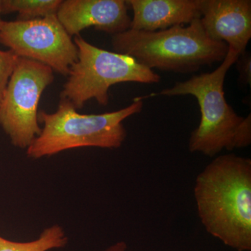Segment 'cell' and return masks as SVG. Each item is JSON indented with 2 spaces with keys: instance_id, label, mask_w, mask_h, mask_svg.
<instances>
[{
  "instance_id": "cell-1",
  "label": "cell",
  "mask_w": 251,
  "mask_h": 251,
  "mask_svg": "<svg viewBox=\"0 0 251 251\" xmlns=\"http://www.w3.org/2000/svg\"><path fill=\"white\" fill-rule=\"evenodd\" d=\"M206 230L238 251L251 250V160L221 155L200 173L194 188Z\"/></svg>"
},
{
  "instance_id": "cell-2",
  "label": "cell",
  "mask_w": 251,
  "mask_h": 251,
  "mask_svg": "<svg viewBox=\"0 0 251 251\" xmlns=\"http://www.w3.org/2000/svg\"><path fill=\"white\" fill-rule=\"evenodd\" d=\"M239 56L228 48L227 55L214 72L176 82L171 88L151 95H192L197 99L201 120L190 137L188 148L191 152L214 157L224 150L232 151L251 145V115H238L226 101L224 90L226 74Z\"/></svg>"
},
{
  "instance_id": "cell-3",
  "label": "cell",
  "mask_w": 251,
  "mask_h": 251,
  "mask_svg": "<svg viewBox=\"0 0 251 251\" xmlns=\"http://www.w3.org/2000/svg\"><path fill=\"white\" fill-rule=\"evenodd\" d=\"M117 53L133 57L142 65L166 72L192 73L203 66L223 62L228 46L208 37L196 18L187 27L176 25L155 31L128 29L112 36Z\"/></svg>"
},
{
  "instance_id": "cell-4",
  "label": "cell",
  "mask_w": 251,
  "mask_h": 251,
  "mask_svg": "<svg viewBox=\"0 0 251 251\" xmlns=\"http://www.w3.org/2000/svg\"><path fill=\"white\" fill-rule=\"evenodd\" d=\"M143 108L142 99L136 98L128 107L117 111L82 115L70 102L61 99L57 111L38 112L43 128L28 147L27 156L39 159L72 149L120 148L126 138L124 120L139 113Z\"/></svg>"
},
{
  "instance_id": "cell-5",
  "label": "cell",
  "mask_w": 251,
  "mask_h": 251,
  "mask_svg": "<svg viewBox=\"0 0 251 251\" xmlns=\"http://www.w3.org/2000/svg\"><path fill=\"white\" fill-rule=\"evenodd\" d=\"M77 59L71 67L60 98L81 109L94 99L100 105H108L109 89L121 82L158 83L161 77L133 57L110 52L90 44L79 35L74 36Z\"/></svg>"
},
{
  "instance_id": "cell-6",
  "label": "cell",
  "mask_w": 251,
  "mask_h": 251,
  "mask_svg": "<svg viewBox=\"0 0 251 251\" xmlns=\"http://www.w3.org/2000/svg\"><path fill=\"white\" fill-rule=\"evenodd\" d=\"M53 80L51 68L18 57L0 101V126L16 148L27 150L40 134L38 105Z\"/></svg>"
},
{
  "instance_id": "cell-7",
  "label": "cell",
  "mask_w": 251,
  "mask_h": 251,
  "mask_svg": "<svg viewBox=\"0 0 251 251\" xmlns=\"http://www.w3.org/2000/svg\"><path fill=\"white\" fill-rule=\"evenodd\" d=\"M0 43L18 57L31 59L69 75L77 48L55 15L31 21H4Z\"/></svg>"
},
{
  "instance_id": "cell-8",
  "label": "cell",
  "mask_w": 251,
  "mask_h": 251,
  "mask_svg": "<svg viewBox=\"0 0 251 251\" xmlns=\"http://www.w3.org/2000/svg\"><path fill=\"white\" fill-rule=\"evenodd\" d=\"M128 9L124 0H66L56 16L71 36L90 27L115 35L130 29Z\"/></svg>"
},
{
  "instance_id": "cell-9",
  "label": "cell",
  "mask_w": 251,
  "mask_h": 251,
  "mask_svg": "<svg viewBox=\"0 0 251 251\" xmlns=\"http://www.w3.org/2000/svg\"><path fill=\"white\" fill-rule=\"evenodd\" d=\"M201 22L208 37L239 55L251 38V0H201Z\"/></svg>"
},
{
  "instance_id": "cell-10",
  "label": "cell",
  "mask_w": 251,
  "mask_h": 251,
  "mask_svg": "<svg viewBox=\"0 0 251 251\" xmlns=\"http://www.w3.org/2000/svg\"><path fill=\"white\" fill-rule=\"evenodd\" d=\"M126 3L133 12L130 26L133 30H163L201 18V0H128Z\"/></svg>"
},
{
  "instance_id": "cell-11",
  "label": "cell",
  "mask_w": 251,
  "mask_h": 251,
  "mask_svg": "<svg viewBox=\"0 0 251 251\" xmlns=\"http://www.w3.org/2000/svg\"><path fill=\"white\" fill-rule=\"evenodd\" d=\"M68 242L64 228L56 224L44 229L37 239L31 242H13L0 236V251H49L65 247Z\"/></svg>"
},
{
  "instance_id": "cell-12",
  "label": "cell",
  "mask_w": 251,
  "mask_h": 251,
  "mask_svg": "<svg viewBox=\"0 0 251 251\" xmlns=\"http://www.w3.org/2000/svg\"><path fill=\"white\" fill-rule=\"evenodd\" d=\"M62 0H1L2 14L17 12L18 21H31L55 15Z\"/></svg>"
},
{
  "instance_id": "cell-13",
  "label": "cell",
  "mask_w": 251,
  "mask_h": 251,
  "mask_svg": "<svg viewBox=\"0 0 251 251\" xmlns=\"http://www.w3.org/2000/svg\"><path fill=\"white\" fill-rule=\"evenodd\" d=\"M18 57L11 50H0V97L9 82V77L14 71Z\"/></svg>"
},
{
  "instance_id": "cell-14",
  "label": "cell",
  "mask_w": 251,
  "mask_h": 251,
  "mask_svg": "<svg viewBox=\"0 0 251 251\" xmlns=\"http://www.w3.org/2000/svg\"><path fill=\"white\" fill-rule=\"evenodd\" d=\"M239 72V83L243 87L251 86V57L250 52L247 51L239 56L236 61Z\"/></svg>"
},
{
  "instance_id": "cell-15",
  "label": "cell",
  "mask_w": 251,
  "mask_h": 251,
  "mask_svg": "<svg viewBox=\"0 0 251 251\" xmlns=\"http://www.w3.org/2000/svg\"><path fill=\"white\" fill-rule=\"evenodd\" d=\"M126 250V244L125 242H120L112 245L105 251H125Z\"/></svg>"
},
{
  "instance_id": "cell-16",
  "label": "cell",
  "mask_w": 251,
  "mask_h": 251,
  "mask_svg": "<svg viewBox=\"0 0 251 251\" xmlns=\"http://www.w3.org/2000/svg\"><path fill=\"white\" fill-rule=\"evenodd\" d=\"M1 15H2V9H1V0H0V28L2 26L4 21L1 19Z\"/></svg>"
},
{
  "instance_id": "cell-17",
  "label": "cell",
  "mask_w": 251,
  "mask_h": 251,
  "mask_svg": "<svg viewBox=\"0 0 251 251\" xmlns=\"http://www.w3.org/2000/svg\"><path fill=\"white\" fill-rule=\"evenodd\" d=\"M1 97H0V101H1Z\"/></svg>"
}]
</instances>
